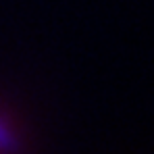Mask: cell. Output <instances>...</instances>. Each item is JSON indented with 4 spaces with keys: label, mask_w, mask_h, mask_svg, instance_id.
Wrapping results in <instances>:
<instances>
[{
    "label": "cell",
    "mask_w": 154,
    "mask_h": 154,
    "mask_svg": "<svg viewBox=\"0 0 154 154\" xmlns=\"http://www.w3.org/2000/svg\"><path fill=\"white\" fill-rule=\"evenodd\" d=\"M15 146H17V142H15L11 129L0 121V152H13Z\"/></svg>",
    "instance_id": "cell-1"
}]
</instances>
